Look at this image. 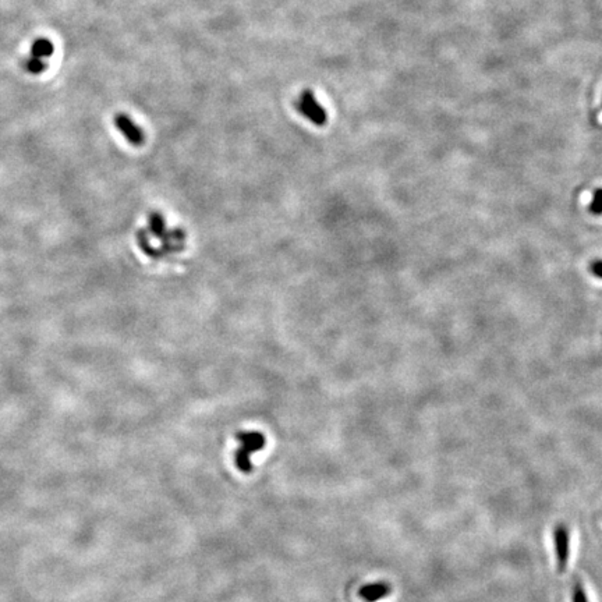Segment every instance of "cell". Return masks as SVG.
<instances>
[{"label": "cell", "mask_w": 602, "mask_h": 602, "mask_svg": "<svg viewBox=\"0 0 602 602\" xmlns=\"http://www.w3.org/2000/svg\"><path fill=\"white\" fill-rule=\"evenodd\" d=\"M572 599L573 602H588L584 585L581 583V580L576 579L573 583V592H572Z\"/></svg>", "instance_id": "9c48e42d"}, {"label": "cell", "mask_w": 602, "mask_h": 602, "mask_svg": "<svg viewBox=\"0 0 602 602\" xmlns=\"http://www.w3.org/2000/svg\"><path fill=\"white\" fill-rule=\"evenodd\" d=\"M391 592H392V587L385 581H379V583H373V584H367V585L361 587L360 588V598L366 602H375L378 599L388 596Z\"/></svg>", "instance_id": "5b68a950"}, {"label": "cell", "mask_w": 602, "mask_h": 602, "mask_svg": "<svg viewBox=\"0 0 602 602\" xmlns=\"http://www.w3.org/2000/svg\"><path fill=\"white\" fill-rule=\"evenodd\" d=\"M299 112L307 117L310 122H312L315 126H323L328 120L326 111L322 108V105L318 102L317 97L312 91L305 90L296 104Z\"/></svg>", "instance_id": "6da1fadb"}, {"label": "cell", "mask_w": 602, "mask_h": 602, "mask_svg": "<svg viewBox=\"0 0 602 602\" xmlns=\"http://www.w3.org/2000/svg\"><path fill=\"white\" fill-rule=\"evenodd\" d=\"M234 458H236V464H237V467L243 471V473H250L251 471V459H250V453L248 452H245L241 446L237 449V452H236V455H234Z\"/></svg>", "instance_id": "52a82bcc"}, {"label": "cell", "mask_w": 602, "mask_h": 602, "mask_svg": "<svg viewBox=\"0 0 602 602\" xmlns=\"http://www.w3.org/2000/svg\"><path fill=\"white\" fill-rule=\"evenodd\" d=\"M590 271H591L596 278L602 279V261H601V260L594 261V263L590 265Z\"/></svg>", "instance_id": "8fae6325"}, {"label": "cell", "mask_w": 602, "mask_h": 602, "mask_svg": "<svg viewBox=\"0 0 602 602\" xmlns=\"http://www.w3.org/2000/svg\"><path fill=\"white\" fill-rule=\"evenodd\" d=\"M115 123H116V127L119 129V131L124 135V138L130 144H133L135 147H140L144 142V133H142V130L129 116L117 115L116 119H115Z\"/></svg>", "instance_id": "3957f363"}, {"label": "cell", "mask_w": 602, "mask_h": 602, "mask_svg": "<svg viewBox=\"0 0 602 602\" xmlns=\"http://www.w3.org/2000/svg\"><path fill=\"white\" fill-rule=\"evenodd\" d=\"M554 545H555L558 572L565 573L570 559V532L565 523H559L555 526Z\"/></svg>", "instance_id": "7a4b0ae2"}, {"label": "cell", "mask_w": 602, "mask_h": 602, "mask_svg": "<svg viewBox=\"0 0 602 602\" xmlns=\"http://www.w3.org/2000/svg\"><path fill=\"white\" fill-rule=\"evenodd\" d=\"M236 438L241 442V448L248 452L250 455L252 452H258L264 449L265 446V437L261 433L256 431H247V433H237Z\"/></svg>", "instance_id": "277c9868"}, {"label": "cell", "mask_w": 602, "mask_h": 602, "mask_svg": "<svg viewBox=\"0 0 602 602\" xmlns=\"http://www.w3.org/2000/svg\"><path fill=\"white\" fill-rule=\"evenodd\" d=\"M52 53H53V45H52V42L49 39L41 38V39H37L32 44V48H31V55L32 56L39 57V59H45V57L50 56Z\"/></svg>", "instance_id": "8992f818"}, {"label": "cell", "mask_w": 602, "mask_h": 602, "mask_svg": "<svg viewBox=\"0 0 602 602\" xmlns=\"http://www.w3.org/2000/svg\"><path fill=\"white\" fill-rule=\"evenodd\" d=\"M590 212L592 215H602V189H596L594 191V197L590 204Z\"/></svg>", "instance_id": "30bf717a"}, {"label": "cell", "mask_w": 602, "mask_h": 602, "mask_svg": "<svg viewBox=\"0 0 602 602\" xmlns=\"http://www.w3.org/2000/svg\"><path fill=\"white\" fill-rule=\"evenodd\" d=\"M24 66H26V70L32 73V74H39L46 68V63L44 62V59L35 57L32 55H30V57L26 60Z\"/></svg>", "instance_id": "ba28073f"}]
</instances>
